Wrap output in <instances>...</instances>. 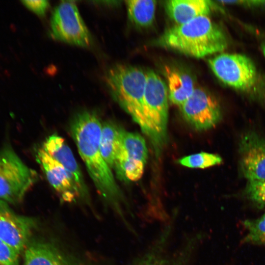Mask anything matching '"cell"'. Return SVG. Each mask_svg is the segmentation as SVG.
<instances>
[{"label":"cell","mask_w":265,"mask_h":265,"mask_svg":"<svg viewBox=\"0 0 265 265\" xmlns=\"http://www.w3.org/2000/svg\"><path fill=\"white\" fill-rule=\"evenodd\" d=\"M247 234L243 242L265 245V213L255 219H247L243 222Z\"/></svg>","instance_id":"obj_21"},{"label":"cell","mask_w":265,"mask_h":265,"mask_svg":"<svg viewBox=\"0 0 265 265\" xmlns=\"http://www.w3.org/2000/svg\"><path fill=\"white\" fill-rule=\"evenodd\" d=\"M51 34L61 41L82 47L91 44V36L73 1H62L51 19Z\"/></svg>","instance_id":"obj_7"},{"label":"cell","mask_w":265,"mask_h":265,"mask_svg":"<svg viewBox=\"0 0 265 265\" xmlns=\"http://www.w3.org/2000/svg\"><path fill=\"white\" fill-rule=\"evenodd\" d=\"M179 107L186 121L198 131L214 128L222 118L218 101L202 88H195L191 96Z\"/></svg>","instance_id":"obj_8"},{"label":"cell","mask_w":265,"mask_h":265,"mask_svg":"<svg viewBox=\"0 0 265 265\" xmlns=\"http://www.w3.org/2000/svg\"><path fill=\"white\" fill-rule=\"evenodd\" d=\"M102 123L95 112L77 113L70 125L72 137L88 173L99 194L124 217L121 208L123 196L112 169L103 158L100 148Z\"/></svg>","instance_id":"obj_1"},{"label":"cell","mask_w":265,"mask_h":265,"mask_svg":"<svg viewBox=\"0 0 265 265\" xmlns=\"http://www.w3.org/2000/svg\"><path fill=\"white\" fill-rule=\"evenodd\" d=\"M164 73L169 100L180 106L195 88L193 78L186 71L168 66L165 67Z\"/></svg>","instance_id":"obj_16"},{"label":"cell","mask_w":265,"mask_h":265,"mask_svg":"<svg viewBox=\"0 0 265 265\" xmlns=\"http://www.w3.org/2000/svg\"><path fill=\"white\" fill-rule=\"evenodd\" d=\"M143 100L144 128L157 156H159L167 139L168 94L166 84L152 70L146 71Z\"/></svg>","instance_id":"obj_4"},{"label":"cell","mask_w":265,"mask_h":265,"mask_svg":"<svg viewBox=\"0 0 265 265\" xmlns=\"http://www.w3.org/2000/svg\"><path fill=\"white\" fill-rule=\"evenodd\" d=\"M36 220L15 213L9 204L0 200V238L20 254L30 240Z\"/></svg>","instance_id":"obj_11"},{"label":"cell","mask_w":265,"mask_h":265,"mask_svg":"<svg viewBox=\"0 0 265 265\" xmlns=\"http://www.w3.org/2000/svg\"><path fill=\"white\" fill-rule=\"evenodd\" d=\"M262 50H263L264 54L265 56V43L262 46Z\"/></svg>","instance_id":"obj_25"},{"label":"cell","mask_w":265,"mask_h":265,"mask_svg":"<svg viewBox=\"0 0 265 265\" xmlns=\"http://www.w3.org/2000/svg\"><path fill=\"white\" fill-rule=\"evenodd\" d=\"M41 147L65 169L78 186L82 200L88 201V188L82 172L65 139L58 134L53 133L45 139Z\"/></svg>","instance_id":"obj_13"},{"label":"cell","mask_w":265,"mask_h":265,"mask_svg":"<svg viewBox=\"0 0 265 265\" xmlns=\"http://www.w3.org/2000/svg\"><path fill=\"white\" fill-rule=\"evenodd\" d=\"M147 80L141 68L118 64L110 68L106 82L113 99L140 127L144 128L143 100Z\"/></svg>","instance_id":"obj_3"},{"label":"cell","mask_w":265,"mask_h":265,"mask_svg":"<svg viewBox=\"0 0 265 265\" xmlns=\"http://www.w3.org/2000/svg\"><path fill=\"white\" fill-rule=\"evenodd\" d=\"M244 193L253 203L265 208V181H248Z\"/></svg>","instance_id":"obj_22"},{"label":"cell","mask_w":265,"mask_h":265,"mask_svg":"<svg viewBox=\"0 0 265 265\" xmlns=\"http://www.w3.org/2000/svg\"><path fill=\"white\" fill-rule=\"evenodd\" d=\"M22 3L28 9L39 16H44L49 7L48 1L41 0H22Z\"/></svg>","instance_id":"obj_24"},{"label":"cell","mask_w":265,"mask_h":265,"mask_svg":"<svg viewBox=\"0 0 265 265\" xmlns=\"http://www.w3.org/2000/svg\"><path fill=\"white\" fill-rule=\"evenodd\" d=\"M37 179V172L26 165L10 146L0 151V200L9 204L19 203Z\"/></svg>","instance_id":"obj_5"},{"label":"cell","mask_w":265,"mask_h":265,"mask_svg":"<svg viewBox=\"0 0 265 265\" xmlns=\"http://www.w3.org/2000/svg\"><path fill=\"white\" fill-rule=\"evenodd\" d=\"M36 158L48 182L61 201L72 203L79 200H83L78 186L69 173L42 147L37 149Z\"/></svg>","instance_id":"obj_12"},{"label":"cell","mask_w":265,"mask_h":265,"mask_svg":"<svg viewBox=\"0 0 265 265\" xmlns=\"http://www.w3.org/2000/svg\"><path fill=\"white\" fill-rule=\"evenodd\" d=\"M214 75L223 83L234 88L246 91L258 80V74L253 61L238 53H221L208 60Z\"/></svg>","instance_id":"obj_6"},{"label":"cell","mask_w":265,"mask_h":265,"mask_svg":"<svg viewBox=\"0 0 265 265\" xmlns=\"http://www.w3.org/2000/svg\"><path fill=\"white\" fill-rule=\"evenodd\" d=\"M212 2L207 0H170L166 1V13L177 25L187 23L195 18L208 16L212 8Z\"/></svg>","instance_id":"obj_15"},{"label":"cell","mask_w":265,"mask_h":265,"mask_svg":"<svg viewBox=\"0 0 265 265\" xmlns=\"http://www.w3.org/2000/svg\"><path fill=\"white\" fill-rule=\"evenodd\" d=\"M222 162V159L219 155L205 152L185 156L178 160L179 163L184 166L201 169L218 165Z\"/></svg>","instance_id":"obj_20"},{"label":"cell","mask_w":265,"mask_h":265,"mask_svg":"<svg viewBox=\"0 0 265 265\" xmlns=\"http://www.w3.org/2000/svg\"><path fill=\"white\" fill-rule=\"evenodd\" d=\"M20 254L0 238V265H19Z\"/></svg>","instance_id":"obj_23"},{"label":"cell","mask_w":265,"mask_h":265,"mask_svg":"<svg viewBox=\"0 0 265 265\" xmlns=\"http://www.w3.org/2000/svg\"><path fill=\"white\" fill-rule=\"evenodd\" d=\"M156 43L197 58L220 53L228 46L224 32L208 16H200L168 28Z\"/></svg>","instance_id":"obj_2"},{"label":"cell","mask_w":265,"mask_h":265,"mask_svg":"<svg viewBox=\"0 0 265 265\" xmlns=\"http://www.w3.org/2000/svg\"><path fill=\"white\" fill-rule=\"evenodd\" d=\"M129 18L141 27L151 26L155 20L157 1L152 0L126 1Z\"/></svg>","instance_id":"obj_19"},{"label":"cell","mask_w":265,"mask_h":265,"mask_svg":"<svg viewBox=\"0 0 265 265\" xmlns=\"http://www.w3.org/2000/svg\"><path fill=\"white\" fill-rule=\"evenodd\" d=\"M122 129L112 122L102 123L100 138L101 154L106 163L112 169L121 146Z\"/></svg>","instance_id":"obj_17"},{"label":"cell","mask_w":265,"mask_h":265,"mask_svg":"<svg viewBox=\"0 0 265 265\" xmlns=\"http://www.w3.org/2000/svg\"><path fill=\"white\" fill-rule=\"evenodd\" d=\"M155 243L132 265H187L202 235L197 234L186 241L172 255L167 250L171 227L167 226Z\"/></svg>","instance_id":"obj_9"},{"label":"cell","mask_w":265,"mask_h":265,"mask_svg":"<svg viewBox=\"0 0 265 265\" xmlns=\"http://www.w3.org/2000/svg\"><path fill=\"white\" fill-rule=\"evenodd\" d=\"M147 155V148L144 138L137 133L122 129L121 146L117 156L146 163Z\"/></svg>","instance_id":"obj_18"},{"label":"cell","mask_w":265,"mask_h":265,"mask_svg":"<svg viewBox=\"0 0 265 265\" xmlns=\"http://www.w3.org/2000/svg\"><path fill=\"white\" fill-rule=\"evenodd\" d=\"M239 169L248 181H265V138L249 131L238 142Z\"/></svg>","instance_id":"obj_10"},{"label":"cell","mask_w":265,"mask_h":265,"mask_svg":"<svg viewBox=\"0 0 265 265\" xmlns=\"http://www.w3.org/2000/svg\"><path fill=\"white\" fill-rule=\"evenodd\" d=\"M23 265H84L53 242L30 240L24 251Z\"/></svg>","instance_id":"obj_14"}]
</instances>
